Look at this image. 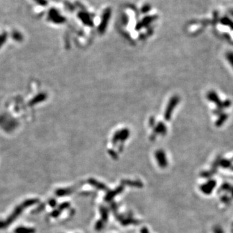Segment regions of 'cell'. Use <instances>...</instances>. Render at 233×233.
Masks as SVG:
<instances>
[{"instance_id":"6da1fadb","label":"cell","mask_w":233,"mask_h":233,"mask_svg":"<svg viewBox=\"0 0 233 233\" xmlns=\"http://www.w3.org/2000/svg\"><path fill=\"white\" fill-rule=\"evenodd\" d=\"M38 200H37V199H30V200H28L23 202L21 205H19V206L16 207L11 215L8 217L6 220L0 221V229H4L9 225L10 224L12 223L14 220H16L21 214L25 209H26L27 207H29L38 203Z\"/></svg>"},{"instance_id":"7a4b0ae2","label":"cell","mask_w":233,"mask_h":233,"mask_svg":"<svg viewBox=\"0 0 233 233\" xmlns=\"http://www.w3.org/2000/svg\"><path fill=\"white\" fill-rule=\"evenodd\" d=\"M49 17L53 21L56 23H62L64 21V18L60 15L58 10L55 8H50L49 12Z\"/></svg>"},{"instance_id":"3957f363","label":"cell","mask_w":233,"mask_h":233,"mask_svg":"<svg viewBox=\"0 0 233 233\" xmlns=\"http://www.w3.org/2000/svg\"><path fill=\"white\" fill-rule=\"evenodd\" d=\"M216 184V183L215 181H210L208 183L203 185V187L201 188V190H203L204 193L210 194L212 190L214 189Z\"/></svg>"},{"instance_id":"277c9868","label":"cell","mask_w":233,"mask_h":233,"mask_svg":"<svg viewBox=\"0 0 233 233\" xmlns=\"http://www.w3.org/2000/svg\"><path fill=\"white\" fill-rule=\"evenodd\" d=\"M36 230L34 228H29V227H19L15 229V233H35Z\"/></svg>"},{"instance_id":"5b68a950","label":"cell","mask_w":233,"mask_h":233,"mask_svg":"<svg viewBox=\"0 0 233 233\" xmlns=\"http://www.w3.org/2000/svg\"><path fill=\"white\" fill-rule=\"evenodd\" d=\"M221 201H222L223 203L228 204L231 202V198H230L229 196H228L227 194H224L221 197Z\"/></svg>"},{"instance_id":"8992f818","label":"cell","mask_w":233,"mask_h":233,"mask_svg":"<svg viewBox=\"0 0 233 233\" xmlns=\"http://www.w3.org/2000/svg\"><path fill=\"white\" fill-rule=\"evenodd\" d=\"M35 2L37 3L38 5H41V6H46L47 5V1L46 0H35Z\"/></svg>"},{"instance_id":"52a82bcc","label":"cell","mask_w":233,"mask_h":233,"mask_svg":"<svg viewBox=\"0 0 233 233\" xmlns=\"http://www.w3.org/2000/svg\"><path fill=\"white\" fill-rule=\"evenodd\" d=\"M214 233H224L222 229H221V227H219V226H216V227H214Z\"/></svg>"},{"instance_id":"ba28073f","label":"cell","mask_w":233,"mask_h":233,"mask_svg":"<svg viewBox=\"0 0 233 233\" xmlns=\"http://www.w3.org/2000/svg\"><path fill=\"white\" fill-rule=\"evenodd\" d=\"M60 214V212L59 210H55V211H53L52 213V216L53 217H57Z\"/></svg>"},{"instance_id":"9c48e42d","label":"cell","mask_w":233,"mask_h":233,"mask_svg":"<svg viewBox=\"0 0 233 233\" xmlns=\"http://www.w3.org/2000/svg\"><path fill=\"white\" fill-rule=\"evenodd\" d=\"M49 205L51 207H55L56 206V205H57V201H56L55 200H52L49 201Z\"/></svg>"},{"instance_id":"30bf717a","label":"cell","mask_w":233,"mask_h":233,"mask_svg":"<svg viewBox=\"0 0 233 233\" xmlns=\"http://www.w3.org/2000/svg\"><path fill=\"white\" fill-rule=\"evenodd\" d=\"M230 193L231 194V196H232V197H231V198H233V187H232V189H231V191H230Z\"/></svg>"}]
</instances>
